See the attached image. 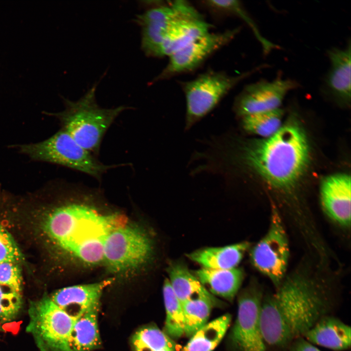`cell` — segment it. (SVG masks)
I'll return each instance as SVG.
<instances>
[{
    "instance_id": "33",
    "label": "cell",
    "mask_w": 351,
    "mask_h": 351,
    "mask_svg": "<svg viewBox=\"0 0 351 351\" xmlns=\"http://www.w3.org/2000/svg\"><path fill=\"white\" fill-rule=\"evenodd\" d=\"M158 351H170V350L167 349H162V350Z\"/></svg>"
},
{
    "instance_id": "24",
    "label": "cell",
    "mask_w": 351,
    "mask_h": 351,
    "mask_svg": "<svg viewBox=\"0 0 351 351\" xmlns=\"http://www.w3.org/2000/svg\"><path fill=\"white\" fill-rule=\"evenodd\" d=\"M203 4L210 10L216 13L232 14L240 18L251 28L261 43L265 54H269L273 49L279 48L278 46L262 36L255 23L245 10L240 1L233 0H209L204 1Z\"/></svg>"
},
{
    "instance_id": "12",
    "label": "cell",
    "mask_w": 351,
    "mask_h": 351,
    "mask_svg": "<svg viewBox=\"0 0 351 351\" xmlns=\"http://www.w3.org/2000/svg\"><path fill=\"white\" fill-rule=\"evenodd\" d=\"M239 27L219 32H208L169 57V61L153 82L192 71L207 58L230 43L240 31Z\"/></svg>"
},
{
    "instance_id": "29",
    "label": "cell",
    "mask_w": 351,
    "mask_h": 351,
    "mask_svg": "<svg viewBox=\"0 0 351 351\" xmlns=\"http://www.w3.org/2000/svg\"><path fill=\"white\" fill-rule=\"evenodd\" d=\"M21 293L0 285V324L12 322L22 308Z\"/></svg>"
},
{
    "instance_id": "2",
    "label": "cell",
    "mask_w": 351,
    "mask_h": 351,
    "mask_svg": "<svg viewBox=\"0 0 351 351\" xmlns=\"http://www.w3.org/2000/svg\"><path fill=\"white\" fill-rule=\"evenodd\" d=\"M40 214L37 228L42 242L89 265L102 262L107 234L126 224L122 215H104L78 202L66 203Z\"/></svg>"
},
{
    "instance_id": "7",
    "label": "cell",
    "mask_w": 351,
    "mask_h": 351,
    "mask_svg": "<svg viewBox=\"0 0 351 351\" xmlns=\"http://www.w3.org/2000/svg\"><path fill=\"white\" fill-rule=\"evenodd\" d=\"M26 328L39 351H71L69 340L75 319L48 295L30 302Z\"/></svg>"
},
{
    "instance_id": "32",
    "label": "cell",
    "mask_w": 351,
    "mask_h": 351,
    "mask_svg": "<svg viewBox=\"0 0 351 351\" xmlns=\"http://www.w3.org/2000/svg\"><path fill=\"white\" fill-rule=\"evenodd\" d=\"M291 345L290 351H321L303 337L296 338Z\"/></svg>"
},
{
    "instance_id": "19",
    "label": "cell",
    "mask_w": 351,
    "mask_h": 351,
    "mask_svg": "<svg viewBox=\"0 0 351 351\" xmlns=\"http://www.w3.org/2000/svg\"><path fill=\"white\" fill-rule=\"evenodd\" d=\"M250 243L243 242L221 247H208L195 251L187 255L191 260L202 268L230 269L240 262Z\"/></svg>"
},
{
    "instance_id": "27",
    "label": "cell",
    "mask_w": 351,
    "mask_h": 351,
    "mask_svg": "<svg viewBox=\"0 0 351 351\" xmlns=\"http://www.w3.org/2000/svg\"><path fill=\"white\" fill-rule=\"evenodd\" d=\"M184 316V334L192 336L207 323L212 308L215 306L209 300L196 298L182 303Z\"/></svg>"
},
{
    "instance_id": "16",
    "label": "cell",
    "mask_w": 351,
    "mask_h": 351,
    "mask_svg": "<svg viewBox=\"0 0 351 351\" xmlns=\"http://www.w3.org/2000/svg\"><path fill=\"white\" fill-rule=\"evenodd\" d=\"M351 42L344 49L333 48L328 51L330 68L323 90L340 102H350L351 95Z\"/></svg>"
},
{
    "instance_id": "10",
    "label": "cell",
    "mask_w": 351,
    "mask_h": 351,
    "mask_svg": "<svg viewBox=\"0 0 351 351\" xmlns=\"http://www.w3.org/2000/svg\"><path fill=\"white\" fill-rule=\"evenodd\" d=\"M254 267L277 287L285 278L289 257L287 234L278 212L273 209L269 230L251 252Z\"/></svg>"
},
{
    "instance_id": "3",
    "label": "cell",
    "mask_w": 351,
    "mask_h": 351,
    "mask_svg": "<svg viewBox=\"0 0 351 351\" xmlns=\"http://www.w3.org/2000/svg\"><path fill=\"white\" fill-rule=\"evenodd\" d=\"M240 157L269 185L286 189L304 173L310 149L303 130L296 123H289L271 136L245 145Z\"/></svg>"
},
{
    "instance_id": "4",
    "label": "cell",
    "mask_w": 351,
    "mask_h": 351,
    "mask_svg": "<svg viewBox=\"0 0 351 351\" xmlns=\"http://www.w3.org/2000/svg\"><path fill=\"white\" fill-rule=\"evenodd\" d=\"M97 84L90 88L79 99L69 100L62 97L65 109L48 113L57 118L61 129L66 132L80 146L97 156L102 139L119 115L129 107L103 108L96 99Z\"/></svg>"
},
{
    "instance_id": "13",
    "label": "cell",
    "mask_w": 351,
    "mask_h": 351,
    "mask_svg": "<svg viewBox=\"0 0 351 351\" xmlns=\"http://www.w3.org/2000/svg\"><path fill=\"white\" fill-rule=\"evenodd\" d=\"M299 86L294 80L281 77L249 84L235 98L234 110L238 116L243 117L280 108L287 93Z\"/></svg>"
},
{
    "instance_id": "25",
    "label": "cell",
    "mask_w": 351,
    "mask_h": 351,
    "mask_svg": "<svg viewBox=\"0 0 351 351\" xmlns=\"http://www.w3.org/2000/svg\"><path fill=\"white\" fill-rule=\"evenodd\" d=\"M163 294L166 310L165 333L171 338H178L184 334V313L168 279L164 281Z\"/></svg>"
},
{
    "instance_id": "30",
    "label": "cell",
    "mask_w": 351,
    "mask_h": 351,
    "mask_svg": "<svg viewBox=\"0 0 351 351\" xmlns=\"http://www.w3.org/2000/svg\"><path fill=\"white\" fill-rule=\"evenodd\" d=\"M23 260V254L12 234L0 224V263L20 264Z\"/></svg>"
},
{
    "instance_id": "14",
    "label": "cell",
    "mask_w": 351,
    "mask_h": 351,
    "mask_svg": "<svg viewBox=\"0 0 351 351\" xmlns=\"http://www.w3.org/2000/svg\"><path fill=\"white\" fill-rule=\"evenodd\" d=\"M324 210L335 221L343 226L351 223V179L349 175L339 173L325 177L320 186Z\"/></svg>"
},
{
    "instance_id": "28",
    "label": "cell",
    "mask_w": 351,
    "mask_h": 351,
    "mask_svg": "<svg viewBox=\"0 0 351 351\" xmlns=\"http://www.w3.org/2000/svg\"><path fill=\"white\" fill-rule=\"evenodd\" d=\"M136 351H158L167 349L176 351L177 345L165 332L156 327L150 326L139 330L132 338Z\"/></svg>"
},
{
    "instance_id": "6",
    "label": "cell",
    "mask_w": 351,
    "mask_h": 351,
    "mask_svg": "<svg viewBox=\"0 0 351 351\" xmlns=\"http://www.w3.org/2000/svg\"><path fill=\"white\" fill-rule=\"evenodd\" d=\"M267 66L261 65L235 76L223 71L210 70L182 82L186 100V128H191L213 110L241 81Z\"/></svg>"
},
{
    "instance_id": "23",
    "label": "cell",
    "mask_w": 351,
    "mask_h": 351,
    "mask_svg": "<svg viewBox=\"0 0 351 351\" xmlns=\"http://www.w3.org/2000/svg\"><path fill=\"white\" fill-rule=\"evenodd\" d=\"M231 320L225 314L207 323L192 336L181 351H213L224 337Z\"/></svg>"
},
{
    "instance_id": "31",
    "label": "cell",
    "mask_w": 351,
    "mask_h": 351,
    "mask_svg": "<svg viewBox=\"0 0 351 351\" xmlns=\"http://www.w3.org/2000/svg\"><path fill=\"white\" fill-rule=\"evenodd\" d=\"M0 285L22 292L23 278L20 264L11 262L0 263Z\"/></svg>"
},
{
    "instance_id": "1",
    "label": "cell",
    "mask_w": 351,
    "mask_h": 351,
    "mask_svg": "<svg viewBox=\"0 0 351 351\" xmlns=\"http://www.w3.org/2000/svg\"><path fill=\"white\" fill-rule=\"evenodd\" d=\"M332 307L323 284L300 273L284 278L274 293L262 299L260 320L265 343L277 347L291 344Z\"/></svg>"
},
{
    "instance_id": "17",
    "label": "cell",
    "mask_w": 351,
    "mask_h": 351,
    "mask_svg": "<svg viewBox=\"0 0 351 351\" xmlns=\"http://www.w3.org/2000/svg\"><path fill=\"white\" fill-rule=\"evenodd\" d=\"M303 337L313 345L334 351H344L351 347L350 326L330 315L318 320Z\"/></svg>"
},
{
    "instance_id": "9",
    "label": "cell",
    "mask_w": 351,
    "mask_h": 351,
    "mask_svg": "<svg viewBox=\"0 0 351 351\" xmlns=\"http://www.w3.org/2000/svg\"><path fill=\"white\" fill-rule=\"evenodd\" d=\"M198 14L185 0L151 6L134 19L141 28V49L147 56L156 57L162 42L172 28L182 19Z\"/></svg>"
},
{
    "instance_id": "26",
    "label": "cell",
    "mask_w": 351,
    "mask_h": 351,
    "mask_svg": "<svg viewBox=\"0 0 351 351\" xmlns=\"http://www.w3.org/2000/svg\"><path fill=\"white\" fill-rule=\"evenodd\" d=\"M283 112L280 109L242 117V124L247 132L263 138L275 134L282 126Z\"/></svg>"
},
{
    "instance_id": "5",
    "label": "cell",
    "mask_w": 351,
    "mask_h": 351,
    "mask_svg": "<svg viewBox=\"0 0 351 351\" xmlns=\"http://www.w3.org/2000/svg\"><path fill=\"white\" fill-rule=\"evenodd\" d=\"M19 148L20 152L32 159L63 166L98 180L108 170L125 165L104 164L62 129L46 140L20 145Z\"/></svg>"
},
{
    "instance_id": "22",
    "label": "cell",
    "mask_w": 351,
    "mask_h": 351,
    "mask_svg": "<svg viewBox=\"0 0 351 351\" xmlns=\"http://www.w3.org/2000/svg\"><path fill=\"white\" fill-rule=\"evenodd\" d=\"M99 307L90 309L75 320L69 340L71 351H91L100 346L98 324Z\"/></svg>"
},
{
    "instance_id": "20",
    "label": "cell",
    "mask_w": 351,
    "mask_h": 351,
    "mask_svg": "<svg viewBox=\"0 0 351 351\" xmlns=\"http://www.w3.org/2000/svg\"><path fill=\"white\" fill-rule=\"evenodd\" d=\"M171 287L181 303L191 299L204 298L218 305V300L201 284L187 266L181 262L172 263L168 267Z\"/></svg>"
},
{
    "instance_id": "18",
    "label": "cell",
    "mask_w": 351,
    "mask_h": 351,
    "mask_svg": "<svg viewBox=\"0 0 351 351\" xmlns=\"http://www.w3.org/2000/svg\"><path fill=\"white\" fill-rule=\"evenodd\" d=\"M211 27L200 14L181 20L164 38L158 50L156 57H169L210 32Z\"/></svg>"
},
{
    "instance_id": "15",
    "label": "cell",
    "mask_w": 351,
    "mask_h": 351,
    "mask_svg": "<svg viewBox=\"0 0 351 351\" xmlns=\"http://www.w3.org/2000/svg\"><path fill=\"white\" fill-rule=\"evenodd\" d=\"M113 281V278H108L94 283L68 286L58 290L49 296L56 305L76 320L90 309L100 306L104 289Z\"/></svg>"
},
{
    "instance_id": "21",
    "label": "cell",
    "mask_w": 351,
    "mask_h": 351,
    "mask_svg": "<svg viewBox=\"0 0 351 351\" xmlns=\"http://www.w3.org/2000/svg\"><path fill=\"white\" fill-rule=\"evenodd\" d=\"M194 274L209 292L229 300H233L236 295L244 277L242 270L237 268L222 270L202 268Z\"/></svg>"
},
{
    "instance_id": "11",
    "label": "cell",
    "mask_w": 351,
    "mask_h": 351,
    "mask_svg": "<svg viewBox=\"0 0 351 351\" xmlns=\"http://www.w3.org/2000/svg\"><path fill=\"white\" fill-rule=\"evenodd\" d=\"M262 289L252 283L240 294L236 321L231 339L235 351H266L260 326Z\"/></svg>"
},
{
    "instance_id": "8",
    "label": "cell",
    "mask_w": 351,
    "mask_h": 351,
    "mask_svg": "<svg viewBox=\"0 0 351 351\" xmlns=\"http://www.w3.org/2000/svg\"><path fill=\"white\" fill-rule=\"evenodd\" d=\"M152 241L143 230L127 223L112 230L103 247V262L112 272L121 273L143 265L151 257Z\"/></svg>"
}]
</instances>
